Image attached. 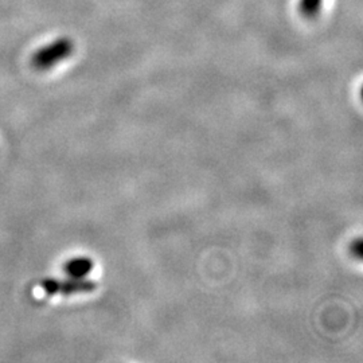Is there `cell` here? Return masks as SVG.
<instances>
[{
  "label": "cell",
  "instance_id": "6da1fadb",
  "mask_svg": "<svg viewBox=\"0 0 363 363\" xmlns=\"http://www.w3.org/2000/svg\"><path fill=\"white\" fill-rule=\"evenodd\" d=\"M74 50V45L69 38H60L54 40L50 45L39 49L38 52L33 55V66L38 70H48L52 69L60 62L72 55Z\"/></svg>",
  "mask_w": 363,
  "mask_h": 363
},
{
  "label": "cell",
  "instance_id": "7a4b0ae2",
  "mask_svg": "<svg viewBox=\"0 0 363 363\" xmlns=\"http://www.w3.org/2000/svg\"><path fill=\"white\" fill-rule=\"evenodd\" d=\"M40 286L48 295H77V294H89L93 292L97 284L86 279H67V280H55V279H45Z\"/></svg>",
  "mask_w": 363,
  "mask_h": 363
},
{
  "label": "cell",
  "instance_id": "3957f363",
  "mask_svg": "<svg viewBox=\"0 0 363 363\" xmlns=\"http://www.w3.org/2000/svg\"><path fill=\"white\" fill-rule=\"evenodd\" d=\"M94 268V262L89 257H76L69 259L64 265V271L70 279H86Z\"/></svg>",
  "mask_w": 363,
  "mask_h": 363
},
{
  "label": "cell",
  "instance_id": "277c9868",
  "mask_svg": "<svg viewBox=\"0 0 363 363\" xmlns=\"http://www.w3.org/2000/svg\"><path fill=\"white\" fill-rule=\"evenodd\" d=\"M323 0H300V11L307 18H313L316 16L319 11L322 10Z\"/></svg>",
  "mask_w": 363,
  "mask_h": 363
},
{
  "label": "cell",
  "instance_id": "5b68a950",
  "mask_svg": "<svg viewBox=\"0 0 363 363\" xmlns=\"http://www.w3.org/2000/svg\"><path fill=\"white\" fill-rule=\"evenodd\" d=\"M362 240L361 238H358L357 241H354L351 244V253H352L354 257H357V259L362 257Z\"/></svg>",
  "mask_w": 363,
  "mask_h": 363
}]
</instances>
